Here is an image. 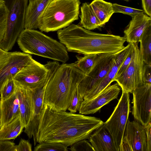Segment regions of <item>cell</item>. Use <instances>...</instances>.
<instances>
[{"label": "cell", "mask_w": 151, "mask_h": 151, "mask_svg": "<svg viewBox=\"0 0 151 151\" xmlns=\"http://www.w3.org/2000/svg\"><path fill=\"white\" fill-rule=\"evenodd\" d=\"M104 123L100 119L66 111H56L45 104L35 139L37 142H59L68 147L89 138Z\"/></svg>", "instance_id": "6da1fadb"}, {"label": "cell", "mask_w": 151, "mask_h": 151, "mask_svg": "<svg viewBox=\"0 0 151 151\" xmlns=\"http://www.w3.org/2000/svg\"><path fill=\"white\" fill-rule=\"evenodd\" d=\"M57 34L68 51L84 55L115 54L125 47L124 37L93 32L73 24L58 30Z\"/></svg>", "instance_id": "7a4b0ae2"}, {"label": "cell", "mask_w": 151, "mask_h": 151, "mask_svg": "<svg viewBox=\"0 0 151 151\" xmlns=\"http://www.w3.org/2000/svg\"><path fill=\"white\" fill-rule=\"evenodd\" d=\"M85 75L74 63L60 65L46 85L44 103L54 111H66Z\"/></svg>", "instance_id": "3957f363"}, {"label": "cell", "mask_w": 151, "mask_h": 151, "mask_svg": "<svg viewBox=\"0 0 151 151\" xmlns=\"http://www.w3.org/2000/svg\"><path fill=\"white\" fill-rule=\"evenodd\" d=\"M23 52L65 63L69 59L65 46L60 42L35 29H24L17 40Z\"/></svg>", "instance_id": "277c9868"}, {"label": "cell", "mask_w": 151, "mask_h": 151, "mask_svg": "<svg viewBox=\"0 0 151 151\" xmlns=\"http://www.w3.org/2000/svg\"><path fill=\"white\" fill-rule=\"evenodd\" d=\"M80 0H52L44 13L39 28L48 32L65 28L78 19Z\"/></svg>", "instance_id": "5b68a950"}, {"label": "cell", "mask_w": 151, "mask_h": 151, "mask_svg": "<svg viewBox=\"0 0 151 151\" xmlns=\"http://www.w3.org/2000/svg\"><path fill=\"white\" fill-rule=\"evenodd\" d=\"M8 11L6 27L0 48L9 52L12 49L24 30L29 0H3Z\"/></svg>", "instance_id": "8992f818"}, {"label": "cell", "mask_w": 151, "mask_h": 151, "mask_svg": "<svg viewBox=\"0 0 151 151\" xmlns=\"http://www.w3.org/2000/svg\"><path fill=\"white\" fill-rule=\"evenodd\" d=\"M129 93L122 91V96L111 115L104 124L119 151L130 112Z\"/></svg>", "instance_id": "52a82bcc"}, {"label": "cell", "mask_w": 151, "mask_h": 151, "mask_svg": "<svg viewBox=\"0 0 151 151\" xmlns=\"http://www.w3.org/2000/svg\"><path fill=\"white\" fill-rule=\"evenodd\" d=\"M137 43H133L132 57L128 66L122 73L113 79L122 91L129 93H132L143 84L142 75L144 63Z\"/></svg>", "instance_id": "ba28073f"}, {"label": "cell", "mask_w": 151, "mask_h": 151, "mask_svg": "<svg viewBox=\"0 0 151 151\" xmlns=\"http://www.w3.org/2000/svg\"><path fill=\"white\" fill-rule=\"evenodd\" d=\"M118 53L98 55L91 70L85 75L78 86L79 91L83 98L92 90L104 77L114 64Z\"/></svg>", "instance_id": "9c48e42d"}, {"label": "cell", "mask_w": 151, "mask_h": 151, "mask_svg": "<svg viewBox=\"0 0 151 151\" xmlns=\"http://www.w3.org/2000/svg\"><path fill=\"white\" fill-rule=\"evenodd\" d=\"M119 151H148L145 126L128 120Z\"/></svg>", "instance_id": "30bf717a"}, {"label": "cell", "mask_w": 151, "mask_h": 151, "mask_svg": "<svg viewBox=\"0 0 151 151\" xmlns=\"http://www.w3.org/2000/svg\"><path fill=\"white\" fill-rule=\"evenodd\" d=\"M132 93V114L135 121L146 126L151 122V84L143 83Z\"/></svg>", "instance_id": "8fae6325"}, {"label": "cell", "mask_w": 151, "mask_h": 151, "mask_svg": "<svg viewBox=\"0 0 151 151\" xmlns=\"http://www.w3.org/2000/svg\"><path fill=\"white\" fill-rule=\"evenodd\" d=\"M35 60L29 54L9 52L7 57L0 63V92L8 79L13 78L21 70Z\"/></svg>", "instance_id": "7c38bea8"}, {"label": "cell", "mask_w": 151, "mask_h": 151, "mask_svg": "<svg viewBox=\"0 0 151 151\" xmlns=\"http://www.w3.org/2000/svg\"><path fill=\"white\" fill-rule=\"evenodd\" d=\"M120 90L117 83L109 86L95 97L89 100H83L78 110L79 113L88 115L96 113L103 106L117 99Z\"/></svg>", "instance_id": "4fadbf2b"}, {"label": "cell", "mask_w": 151, "mask_h": 151, "mask_svg": "<svg viewBox=\"0 0 151 151\" xmlns=\"http://www.w3.org/2000/svg\"><path fill=\"white\" fill-rule=\"evenodd\" d=\"M46 85L40 89L31 88L32 91L33 111L28 124L24 128V132L29 138L33 137L34 140L35 138L39 122L44 107L43 96Z\"/></svg>", "instance_id": "5bb4252c"}, {"label": "cell", "mask_w": 151, "mask_h": 151, "mask_svg": "<svg viewBox=\"0 0 151 151\" xmlns=\"http://www.w3.org/2000/svg\"><path fill=\"white\" fill-rule=\"evenodd\" d=\"M132 43H129L123 50L117 54L114 63L106 75L92 90L83 97L84 100L95 97L113 82L118 69L132 47Z\"/></svg>", "instance_id": "9a60e30c"}, {"label": "cell", "mask_w": 151, "mask_h": 151, "mask_svg": "<svg viewBox=\"0 0 151 151\" xmlns=\"http://www.w3.org/2000/svg\"><path fill=\"white\" fill-rule=\"evenodd\" d=\"M151 27V17L146 14H138L132 17L124 32L126 41L129 43L139 42L145 31Z\"/></svg>", "instance_id": "2e32d148"}, {"label": "cell", "mask_w": 151, "mask_h": 151, "mask_svg": "<svg viewBox=\"0 0 151 151\" xmlns=\"http://www.w3.org/2000/svg\"><path fill=\"white\" fill-rule=\"evenodd\" d=\"M14 80L19 100L20 118L25 128L30 120L33 111L32 90L31 88Z\"/></svg>", "instance_id": "e0dca14e"}, {"label": "cell", "mask_w": 151, "mask_h": 151, "mask_svg": "<svg viewBox=\"0 0 151 151\" xmlns=\"http://www.w3.org/2000/svg\"><path fill=\"white\" fill-rule=\"evenodd\" d=\"M52 0H36L29 2L25 15L24 29L39 28L40 20L46 8Z\"/></svg>", "instance_id": "ac0fdd59"}, {"label": "cell", "mask_w": 151, "mask_h": 151, "mask_svg": "<svg viewBox=\"0 0 151 151\" xmlns=\"http://www.w3.org/2000/svg\"><path fill=\"white\" fill-rule=\"evenodd\" d=\"M89 137L95 151H117L112 137L104 124Z\"/></svg>", "instance_id": "d6986e66"}, {"label": "cell", "mask_w": 151, "mask_h": 151, "mask_svg": "<svg viewBox=\"0 0 151 151\" xmlns=\"http://www.w3.org/2000/svg\"><path fill=\"white\" fill-rule=\"evenodd\" d=\"M0 128L20 115L19 100L16 91L9 98L0 101Z\"/></svg>", "instance_id": "ffe728a7"}, {"label": "cell", "mask_w": 151, "mask_h": 151, "mask_svg": "<svg viewBox=\"0 0 151 151\" xmlns=\"http://www.w3.org/2000/svg\"><path fill=\"white\" fill-rule=\"evenodd\" d=\"M80 25L88 30L101 27L100 22L90 6L87 2L83 3L81 7Z\"/></svg>", "instance_id": "44dd1931"}, {"label": "cell", "mask_w": 151, "mask_h": 151, "mask_svg": "<svg viewBox=\"0 0 151 151\" xmlns=\"http://www.w3.org/2000/svg\"><path fill=\"white\" fill-rule=\"evenodd\" d=\"M112 4L104 0H93L89 4L101 26L109 21L114 13Z\"/></svg>", "instance_id": "7402d4cb"}, {"label": "cell", "mask_w": 151, "mask_h": 151, "mask_svg": "<svg viewBox=\"0 0 151 151\" xmlns=\"http://www.w3.org/2000/svg\"><path fill=\"white\" fill-rule=\"evenodd\" d=\"M24 128L19 115L0 128V140L15 139L21 133Z\"/></svg>", "instance_id": "603a6c76"}, {"label": "cell", "mask_w": 151, "mask_h": 151, "mask_svg": "<svg viewBox=\"0 0 151 151\" xmlns=\"http://www.w3.org/2000/svg\"><path fill=\"white\" fill-rule=\"evenodd\" d=\"M139 42V50L144 63L151 65V27L144 32Z\"/></svg>", "instance_id": "cb8c5ba5"}, {"label": "cell", "mask_w": 151, "mask_h": 151, "mask_svg": "<svg viewBox=\"0 0 151 151\" xmlns=\"http://www.w3.org/2000/svg\"><path fill=\"white\" fill-rule=\"evenodd\" d=\"M99 55L89 54L83 57L76 56L77 60L74 62L76 67L85 75L90 71Z\"/></svg>", "instance_id": "d4e9b609"}, {"label": "cell", "mask_w": 151, "mask_h": 151, "mask_svg": "<svg viewBox=\"0 0 151 151\" xmlns=\"http://www.w3.org/2000/svg\"><path fill=\"white\" fill-rule=\"evenodd\" d=\"M67 146L59 142H42L38 144L34 151H67Z\"/></svg>", "instance_id": "484cf974"}, {"label": "cell", "mask_w": 151, "mask_h": 151, "mask_svg": "<svg viewBox=\"0 0 151 151\" xmlns=\"http://www.w3.org/2000/svg\"><path fill=\"white\" fill-rule=\"evenodd\" d=\"M16 89L13 78L8 79L0 91L1 101H3L12 96L15 92Z\"/></svg>", "instance_id": "4316f807"}, {"label": "cell", "mask_w": 151, "mask_h": 151, "mask_svg": "<svg viewBox=\"0 0 151 151\" xmlns=\"http://www.w3.org/2000/svg\"><path fill=\"white\" fill-rule=\"evenodd\" d=\"M112 5L114 13H122L129 15L132 17L137 14L144 13L143 10L124 6L116 3L112 4Z\"/></svg>", "instance_id": "83f0119b"}, {"label": "cell", "mask_w": 151, "mask_h": 151, "mask_svg": "<svg viewBox=\"0 0 151 151\" xmlns=\"http://www.w3.org/2000/svg\"><path fill=\"white\" fill-rule=\"evenodd\" d=\"M83 100V98L81 95L77 87L68 109L70 112L76 113L79 110Z\"/></svg>", "instance_id": "f1b7e54d"}, {"label": "cell", "mask_w": 151, "mask_h": 151, "mask_svg": "<svg viewBox=\"0 0 151 151\" xmlns=\"http://www.w3.org/2000/svg\"><path fill=\"white\" fill-rule=\"evenodd\" d=\"M71 151H95L91 144L85 139L78 141L70 146Z\"/></svg>", "instance_id": "f546056e"}, {"label": "cell", "mask_w": 151, "mask_h": 151, "mask_svg": "<svg viewBox=\"0 0 151 151\" xmlns=\"http://www.w3.org/2000/svg\"><path fill=\"white\" fill-rule=\"evenodd\" d=\"M8 14V10L4 4L0 7V42L2 40L5 31Z\"/></svg>", "instance_id": "4dcf8cb0"}, {"label": "cell", "mask_w": 151, "mask_h": 151, "mask_svg": "<svg viewBox=\"0 0 151 151\" xmlns=\"http://www.w3.org/2000/svg\"><path fill=\"white\" fill-rule=\"evenodd\" d=\"M132 54L133 43H132V47L119 67L116 74L115 77L119 76L126 70L131 62L132 57Z\"/></svg>", "instance_id": "1f68e13d"}, {"label": "cell", "mask_w": 151, "mask_h": 151, "mask_svg": "<svg viewBox=\"0 0 151 151\" xmlns=\"http://www.w3.org/2000/svg\"><path fill=\"white\" fill-rule=\"evenodd\" d=\"M142 78L143 83L151 84V65L144 63Z\"/></svg>", "instance_id": "d6a6232c"}, {"label": "cell", "mask_w": 151, "mask_h": 151, "mask_svg": "<svg viewBox=\"0 0 151 151\" xmlns=\"http://www.w3.org/2000/svg\"><path fill=\"white\" fill-rule=\"evenodd\" d=\"M32 145L28 140L21 139L19 144L15 146V151H32Z\"/></svg>", "instance_id": "836d02e7"}, {"label": "cell", "mask_w": 151, "mask_h": 151, "mask_svg": "<svg viewBox=\"0 0 151 151\" xmlns=\"http://www.w3.org/2000/svg\"><path fill=\"white\" fill-rule=\"evenodd\" d=\"M15 146L14 142L0 140V151H15Z\"/></svg>", "instance_id": "e575fe53"}, {"label": "cell", "mask_w": 151, "mask_h": 151, "mask_svg": "<svg viewBox=\"0 0 151 151\" xmlns=\"http://www.w3.org/2000/svg\"><path fill=\"white\" fill-rule=\"evenodd\" d=\"M142 7L144 13L151 17V0H142Z\"/></svg>", "instance_id": "d590c367"}, {"label": "cell", "mask_w": 151, "mask_h": 151, "mask_svg": "<svg viewBox=\"0 0 151 151\" xmlns=\"http://www.w3.org/2000/svg\"><path fill=\"white\" fill-rule=\"evenodd\" d=\"M147 133L148 151H151V122L145 126Z\"/></svg>", "instance_id": "8d00e7d4"}, {"label": "cell", "mask_w": 151, "mask_h": 151, "mask_svg": "<svg viewBox=\"0 0 151 151\" xmlns=\"http://www.w3.org/2000/svg\"><path fill=\"white\" fill-rule=\"evenodd\" d=\"M36 0H29V2H32Z\"/></svg>", "instance_id": "74e56055"}, {"label": "cell", "mask_w": 151, "mask_h": 151, "mask_svg": "<svg viewBox=\"0 0 151 151\" xmlns=\"http://www.w3.org/2000/svg\"><path fill=\"white\" fill-rule=\"evenodd\" d=\"M124 0V1H130V0Z\"/></svg>", "instance_id": "f35d334b"}, {"label": "cell", "mask_w": 151, "mask_h": 151, "mask_svg": "<svg viewBox=\"0 0 151 151\" xmlns=\"http://www.w3.org/2000/svg\"><path fill=\"white\" fill-rule=\"evenodd\" d=\"M0 101H1V97H0Z\"/></svg>", "instance_id": "ab89813d"}, {"label": "cell", "mask_w": 151, "mask_h": 151, "mask_svg": "<svg viewBox=\"0 0 151 151\" xmlns=\"http://www.w3.org/2000/svg\"></svg>", "instance_id": "60d3db41"}, {"label": "cell", "mask_w": 151, "mask_h": 151, "mask_svg": "<svg viewBox=\"0 0 151 151\" xmlns=\"http://www.w3.org/2000/svg\"><path fill=\"white\" fill-rule=\"evenodd\" d=\"M1 49L0 48V50H1Z\"/></svg>", "instance_id": "b9f144b4"}]
</instances>
